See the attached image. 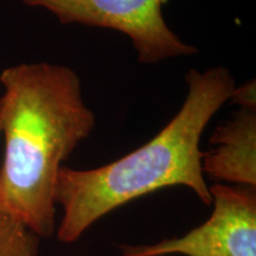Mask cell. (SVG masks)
I'll return each mask as SVG.
<instances>
[{
    "mask_svg": "<svg viewBox=\"0 0 256 256\" xmlns=\"http://www.w3.org/2000/svg\"><path fill=\"white\" fill-rule=\"evenodd\" d=\"M209 218L182 238L148 246H122V256H256L255 188L216 183L209 186Z\"/></svg>",
    "mask_w": 256,
    "mask_h": 256,
    "instance_id": "4",
    "label": "cell"
},
{
    "mask_svg": "<svg viewBox=\"0 0 256 256\" xmlns=\"http://www.w3.org/2000/svg\"><path fill=\"white\" fill-rule=\"evenodd\" d=\"M40 240L0 206V256H38Z\"/></svg>",
    "mask_w": 256,
    "mask_h": 256,
    "instance_id": "6",
    "label": "cell"
},
{
    "mask_svg": "<svg viewBox=\"0 0 256 256\" xmlns=\"http://www.w3.org/2000/svg\"><path fill=\"white\" fill-rule=\"evenodd\" d=\"M229 101L232 104L241 106V108H249L255 110L256 108V83L254 80L248 81L241 87H235Z\"/></svg>",
    "mask_w": 256,
    "mask_h": 256,
    "instance_id": "7",
    "label": "cell"
},
{
    "mask_svg": "<svg viewBox=\"0 0 256 256\" xmlns=\"http://www.w3.org/2000/svg\"><path fill=\"white\" fill-rule=\"evenodd\" d=\"M188 95L174 119L148 142L101 168L62 166L55 185L56 206L63 209L57 238L74 243L96 220L151 192L182 185L211 206L200 142L204 130L236 87L224 66L186 74Z\"/></svg>",
    "mask_w": 256,
    "mask_h": 256,
    "instance_id": "2",
    "label": "cell"
},
{
    "mask_svg": "<svg viewBox=\"0 0 256 256\" xmlns=\"http://www.w3.org/2000/svg\"><path fill=\"white\" fill-rule=\"evenodd\" d=\"M203 152L204 176L217 183L256 188V110L242 108L216 128Z\"/></svg>",
    "mask_w": 256,
    "mask_h": 256,
    "instance_id": "5",
    "label": "cell"
},
{
    "mask_svg": "<svg viewBox=\"0 0 256 256\" xmlns=\"http://www.w3.org/2000/svg\"><path fill=\"white\" fill-rule=\"evenodd\" d=\"M46 8L60 23L112 28L132 40L139 63L156 64L194 56L196 46L185 43L166 24L162 5L168 0H19Z\"/></svg>",
    "mask_w": 256,
    "mask_h": 256,
    "instance_id": "3",
    "label": "cell"
},
{
    "mask_svg": "<svg viewBox=\"0 0 256 256\" xmlns=\"http://www.w3.org/2000/svg\"><path fill=\"white\" fill-rule=\"evenodd\" d=\"M0 206L38 238L56 230L54 198L64 160L90 136L95 114L86 104L75 70L37 62L0 74Z\"/></svg>",
    "mask_w": 256,
    "mask_h": 256,
    "instance_id": "1",
    "label": "cell"
}]
</instances>
